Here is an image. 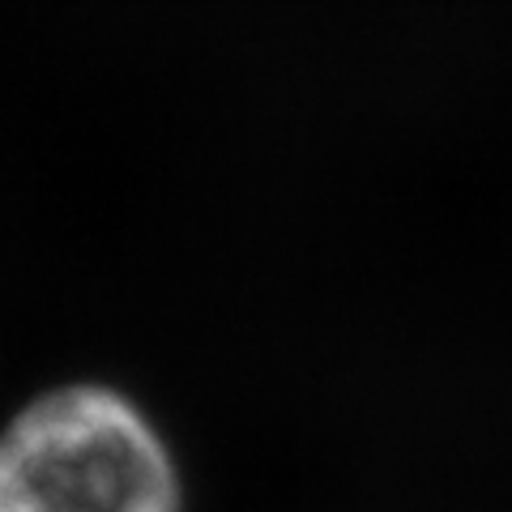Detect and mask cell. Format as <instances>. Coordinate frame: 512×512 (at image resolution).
Segmentation results:
<instances>
[{
    "mask_svg": "<svg viewBox=\"0 0 512 512\" xmlns=\"http://www.w3.org/2000/svg\"><path fill=\"white\" fill-rule=\"evenodd\" d=\"M0 512H184V474L137 397L64 380L0 427Z\"/></svg>",
    "mask_w": 512,
    "mask_h": 512,
    "instance_id": "1",
    "label": "cell"
}]
</instances>
